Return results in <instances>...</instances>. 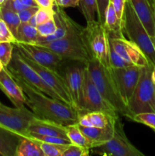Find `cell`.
<instances>
[{"instance_id": "obj_2", "label": "cell", "mask_w": 155, "mask_h": 156, "mask_svg": "<svg viewBox=\"0 0 155 156\" xmlns=\"http://www.w3.org/2000/svg\"><path fill=\"white\" fill-rule=\"evenodd\" d=\"M87 67L93 82L105 100L119 114L129 118L130 114L119 93L111 68L103 66L95 58H91L87 62Z\"/></svg>"}, {"instance_id": "obj_35", "label": "cell", "mask_w": 155, "mask_h": 156, "mask_svg": "<svg viewBox=\"0 0 155 156\" xmlns=\"http://www.w3.org/2000/svg\"><path fill=\"white\" fill-rule=\"evenodd\" d=\"M89 155H91L90 149L74 144H70L63 152L62 156H88Z\"/></svg>"}, {"instance_id": "obj_5", "label": "cell", "mask_w": 155, "mask_h": 156, "mask_svg": "<svg viewBox=\"0 0 155 156\" xmlns=\"http://www.w3.org/2000/svg\"><path fill=\"white\" fill-rule=\"evenodd\" d=\"M153 68L151 64L141 67L139 80L127 105L131 120L139 113H155V85L151 79Z\"/></svg>"}, {"instance_id": "obj_27", "label": "cell", "mask_w": 155, "mask_h": 156, "mask_svg": "<svg viewBox=\"0 0 155 156\" xmlns=\"http://www.w3.org/2000/svg\"><path fill=\"white\" fill-rule=\"evenodd\" d=\"M79 5L87 23L96 21V14L97 15V0H80Z\"/></svg>"}, {"instance_id": "obj_15", "label": "cell", "mask_w": 155, "mask_h": 156, "mask_svg": "<svg viewBox=\"0 0 155 156\" xmlns=\"http://www.w3.org/2000/svg\"><path fill=\"white\" fill-rule=\"evenodd\" d=\"M0 89L12 101L15 108H21L25 107L27 104L25 94L5 66L0 72Z\"/></svg>"}, {"instance_id": "obj_42", "label": "cell", "mask_w": 155, "mask_h": 156, "mask_svg": "<svg viewBox=\"0 0 155 156\" xmlns=\"http://www.w3.org/2000/svg\"><path fill=\"white\" fill-rule=\"evenodd\" d=\"M151 79H152V82H153V85H155V67H153V70H152Z\"/></svg>"}, {"instance_id": "obj_4", "label": "cell", "mask_w": 155, "mask_h": 156, "mask_svg": "<svg viewBox=\"0 0 155 156\" xmlns=\"http://www.w3.org/2000/svg\"><path fill=\"white\" fill-rule=\"evenodd\" d=\"M123 34L137 44L153 67H155V42L134 11L129 0H126L122 18Z\"/></svg>"}, {"instance_id": "obj_43", "label": "cell", "mask_w": 155, "mask_h": 156, "mask_svg": "<svg viewBox=\"0 0 155 156\" xmlns=\"http://www.w3.org/2000/svg\"><path fill=\"white\" fill-rule=\"evenodd\" d=\"M153 13H154V20H155V0H153Z\"/></svg>"}, {"instance_id": "obj_12", "label": "cell", "mask_w": 155, "mask_h": 156, "mask_svg": "<svg viewBox=\"0 0 155 156\" xmlns=\"http://www.w3.org/2000/svg\"><path fill=\"white\" fill-rule=\"evenodd\" d=\"M86 64L85 62L76 61V63L67 66L63 74L69 90L73 106L79 115L83 112L84 77Z\"/></svg>"}, {"instance_id": "obj_23", "label": "cell", "mask_w": 155, "mask_h": 156, "mask_svg": "<svg viewBox=\"0 0 155 156\" xmlns=\"http://www.w3.org/2000/svg\"><path fill=\"white\" fill-rule=\"evenodd\" d=\"M15 156H44V153L38 142L21 136Z\"/></svg>"}, {"instance_id": "obj_13", "label": "cell", "mask_w": 155, "mask_h": 156, "mask_svg": "<svg viewBox=\"0 0 155 156\" xmlns=\"http://www.w3.org/2000/svg\"><path fill=\"white\" fill-rule=\"evenodd\" d=\"M91 111H103L112 116L119 115L115 110L105 100L94 85L86 64L84 77V105L82 114Z\"/></svg>"}, {"instance_id": "obj_29", "label": "cell", "mask_w": 155, "mask_h": 156, "mask_svg": "<svg viewBox=\"0 0 155 156\" xmlns=\"http://www.w3.org/2000/svg\"><path fill=\"white\" fill-rule=\"evenodd\" d=\"M41 149L44 153V156H62V154L67 149L68 145L53 144L38 142Z\"/></svg>"}, {"instance_id": "obj_19", "label": "cell", "mask_w": 155, "mask_h": 156, "mask_svg": "<svg viewBox=\"0 0 155 156\" xmlns=\"http://www.w3.org/2000/svg\"><path fill=\"white\" fill-rule=\"evenodd\" d=\"M103 25L106 27L109 37L124 38L126 37L122 31V19L118 18L114 8L110 2L108 5L105 12V20Z\"/></svg>"}, {"instance_id": "obj_45", "label": "cell", "mask_w": 155, "mask_h": 156, "mask_svg": "<svg viewBox=\"0 0 155 156\" xmlns=\"http://www.w3.org/2000/svg\"><path fill=\"white\" fill-rule=\"evenodd\" d=\"M5 1H6V0H0V6L4 4L5 2Z\"/></svg>"}, {"instance_id": "obj_20", "label": "cell", "mask_w": 155, "mask_h": 156, "mask_svg": "<svg viewBox=\"0 0 155 156\" xmlns=\"http://www.w3.org/2000/svg\"><path fill=\"white\" fill-rule=\"evenodd\" d=\"M20 137L0 126V154L2 156H15Z\"/></svg>"}, {"instance_id": "obj_47", "label": "cell", "mask_w": 155, "mask_h": 156, "mask_svg": "<svg viewBox=\"0 0 155 156\" xmlns=\"http://www.w3.org/2000/svg\"><path fill=\"white\" fill-rule=\"evenodd\" d=\"M0 156H2V155H1V154H0Z\"/></svg>"}, {"instance_id": "obj_26", "label": "cell", "mask_w": 155, "mask_h": 156, "mask_svg": "<svg viewBox=\"0 0 155 156\" xmlns=\"http://www.w3.org/2000/svg\"><path fill=\"white\" fill-rule=\"evenodd\" d=\"M84 114L88 115L91 126L99 128H104L109 126L118 116H112L103 111H91Z\"/></svg>"}, {"instance_id": "obj_34", "label": "cell", "mask_w": 155, "mask_h": 156, "mask_svg": "<svg viewBox=\"0 0 155 156\" xmlns=\"http://www.w3.org/2000/svg\"><path fill=\"white\" fill-rule=\"evenodd\" d=\"M55 10L53 9H43L40 8L37 12L34 15L35 21H36V26L42 23L46 22L54 17Z\"/></svg>"}, {"instance_id": "obj_21", "label": "cell", "mask_w": 155, "mask_h": 156, "mask_svg": "<svg viewBox=\"0 0 155 156\" xmlns=\"http://www.w3.org/2000/svg\"><path fill=\"white\" fill-rule=\"evenodd\" d=\"M123 42L125 44L126 54L132 65L139 67H144L150 65V62L147 59V56L135 43L126 39V37L123 39Z\"/></svg>"}, {"instance_id": "obj_24", "label": "cell", "mask_w": 155, "mask_h": 156, "mask_svg": "<svg viewBox=\"0 0 155 156\" xmlns=\"http://www.w3.org/2000/svg\"><path fill=\"white\" fill-rule=\"evenodd\" d=\"M38 37L39 34L36 27L31 25L28 22H21L15 35L16 42L31 44H36Z\"/></svg>"}, {"instance_id": "obj_14", "label": "cell", "mask_w": 155, "mask_h": 156, "mask_svg": "<svg viewBox=\"0 0 155 156\" xmlns=\"http://www.w3.org/2000/svg\"><path fill=\"white\" fill-rule=\"evenodd\" d=\"M111 71L122 100L127 107L139 80L141 67L131 65L123 68H111Z\"/></svg>"}, {"instance_id": "obj_46", "label": "cell", "mask_w": 155, "mask_h": 156, "mask_svg": "<svg viewBox=\"0 0 155 156\" xmlns=\"http://www.w3.org/2000/svg\"><path fill=\"white\" fill-rule=\"evenodd\" d=\"M53 1H54V2H55V0H53Z\"/></svg>"}, {"instance_id": "obj_44", "label": "cell", "mask_w": 155, "mask_h": 156, "mask_svg": "<svg viewBox=\"0 0 155 156\" xmlns=\"http://www.w3.org/2000/svg\"><path fill=\"white\" fill-rule=\"evenodd\" d=\"M3 68H4V66H3L2 63V62H0V72H1L2 70L3 69Z\"/></svg>"}, {"instance_id": "obj_32", "label": "cell", "mask_w": 155, "mask_h": 156, "mask_svg": "<svg viewBox=\"0 0 155 156\" xmlns=\"http://www.w3.org/2000/svg\"><path fill=\"white\" fill-rule=\"evenodd\" d=\"M36 29L39 36L40 37H47L54 34L56 30V24L54 17L46 22L38 24Z\"/></svg>"}, {"instance_id": "obj_9", "label": "cell", "mask_w": 155, "mask_h": 156, "mask_svg": "<svg viewBox=\"0 0 155 156\" xmlns=\"http://www.w3.org/2000/svg\"><path fill=\"white\" fill-rule=\"evenodd\" d=\"M36 116L27 108H12L0 102V126L19 136H24L29 124Z\"/></svg>"}, {"instance_id": "obj_30", "label": "cell", "mask_w": 155, "mask_h": 156, "mask_svg": "<svg viewBox=\"0 0 155 156\" xmlns=\"http://www.w3.org/2000/svg\"><path fill=\"white\" fill-rule=\"evenodd\" d=\"M14 44L11 42H0V62L7 66L12 58Z\"/></svg>"}, {"instance_id": "obj_33", "label": "cell", "mask_w": 155, "mask_h": 156, "mask_svg": "<svg viewBox=\"0 0 155 156\" xmlns=\"http://www.w3.org/2000/svg\"><path fill=\"white\" fill-rule=\"evenodd\" d=\"M109 64H110V68L118 69L123 68V67L131 66L127 62L124 60L114 50L112 46L109 44Z\"/></svg>"}, {"instance_id": "obj_28", "label": "cell", "mask_w": 155, "mask_h": 156, "mask_svg": "<svg viewBox=\"0 0 155 156\" xmlns=\"http://www.w3.org/2000/svg\"><path fill=\"white\" fill-rule=\"evenodd\" d=\"M24 137L30 139L36 142H42V143H53V144H62V145H70L71 143L68 139L62 138V137L52 136L41 135V134L35 133L27 132Z\"/></svg>"}, {"instance_id": "obj_6", "label": "cell", "mask_w": 155, "mask_h": 156, "mask_svg": "<svg viewBox=\"0 0 155 156\" xmlns=\"http://www.w3.org/2000/svg\"><path fill=\"white\" fill-rule=\"evenodd\" d=\"M91 154L104 156H144L130 143L124 132L119 116L114 121V133L112 139L91 149Z\"/></svg>"}, {"instance_id": "obj_10", "label": "cell", "mask_w": 155, "mask_h": 156, "mask_svg": "<svg viewBox=\"0 0 155 156\" xmlns=\"http://www.w3.org/2000/svg\"><path fill=\"white\" fill-rule=\"evenodd\" d=\"M14 47L24 56L30 60L50 68L51 69L59 72V69L65 61L68 59H65L53 50L46 48L39 44H25V43L15 42Z\"/></svg>"}, {"instance_id": "obj_39", "label": "cell", "mask_w": 155, "mask_h": 156, "mask_svg": "<svg viewBox=\"0 0 155 156\" xmlns=\"http://www.w3.org/2000/svg\"><path fill=\"white\" fill-rule=\"evenodd\" d=\"M126 0H109V2L112 4V7L114 8L115 13L119 18H122L123 12H124L125 4Z\"/></svg>"}, {"instance_id": "obj_22", "label": "cell", "mask_w": 155, "mask_h": 156, "mask_svg": "<svg viewBox=\"0 0 155 156\" xmlns=\"http://www.w3.org/2000/svg\"><path fill=\"white\" fill-rule=\"evenodd\" d=\"M65 129H66L67 136L71 144L76 145V146H81V147L85 148L90 150L92 148L97 146V143L90 140L80 130L77 123L65 126Z\"/></svg>"}, {"instance_id": "obj_31", "label": "cell", "mask_w": 155, "mask_h": 156, "mask_svg": "<svg viewBox=\"0 0 155 156\" xmlns=\"http://www.w3.org/2000/svg\"><path fill=\"white\" fill-rule=\"evenodd\" d=\"M132 120L137 123H142L155 131V113L144 112L135 114L132 117Z\"/></svg>"}, {"instance_id": "obj_37", "label": "cell", "mask_w": 155, "mask_h": 156, "mask_svg": "<svg viewBox=\"0 0 155 156\" xmlns=\"http://www.w3.org/2000/svg\"><path fill=\"white\" fill-rule=\"evenodd\" d=\"M39 9L40 7L38 6H30V7H27V9L18 12V14L20 20H21V22H28Z\"/></svg>"}, {"instance_id": "obj_7", "label": "cell", "mask_w": 155, "mask_h": 156, "mask_svg": "<svg viewBox=\"0 0 155 156\" xmlns=\"http://www.w3.org/2000/svg\"><path fill=\"white\" fill-rule=\"evenodd\" d=\"M84 36L91 58L97 59L103 66L110 68L109 37L105 26L98 21L87 23Z\"/></svg>"}, {"instance_id": "obj_41", "label": "cell", "mask_w": 155, "mask_h": 156, "mask_svg": "<svg viewBox=\"0 0 155 156\" xmlns=\"http://www.w3.org/2000/svg\"><path fill=\"white\" fill-rule=\"evenodd\" d=\"M40 8L43 9H53L55 2L53 0H35Z\"/></svg>"}, {"instance_id": "obj_17", "label": "cell", "mask_w": 155, "mask_h": 156, "mask_svg": "<svg viewBox=\"0 0 155 156\" xmlns=\"http://www.w3.org/2000/svg\"><path fill=\"white\" fill-rule=\"evenodd\" d=\"M27 132L68 139L66 134L65 126L50 120L40 119L37 117L30 122L27 128Z\"/></svg>"}, {"instance_id": "obj_18", "label": "cell", "mask_w": 155, "mask_h": 156, "mask_svg": "<svg viewBox=\"0 0 155 156\" xmlns=\"http://www.w3.org/2000/svg\"><path fill=\"white\" fill-rule=\"evenodd\" d=\"M114 121L115 120L112 121L111 124L104 128L94 127V126L88 127V126H81L78 123L77 125L80 130L86 136H88L90 140L94 141V143H97V146H99L112 139L114 133Z\"/></svg>"}, {"instance_id": "obj_8", "label": "cell", "mask_w": 155, "mask_h": 156, "mask_svg": "<svg viewBox=\"0 0 155 156\" xmlns=\"http://www.w3.org/2000/svg\"><path fill=\"white\" fill-rule=\"evenodd\" d=\"M6 68L13 77L21 79L33 88L40 90L50 97L60 100L55 91L43 80L38 73L24 60L15 47L12 58Z\"/></svg>"}, {"instance_id": "obj_25", "label": "cell", "mask_w": 155, "mask_h": 156, "mask_svg": "<svg viewBox=\"0 0 155 156\" xmlns=\"http://www.w3.org/2000/svg\"><path fill=\"white\" fill-rule=\"evenodd\" d=\"M0 18L5 22L15 37L18 26L21 24L18 14L5 5L0 6ZM16 39V38H15Z\"/></svg>"}, {"instance_id": "obj_11", "label": "cell", "mask_w": 155, "mask_h": 156, "mask_svg": "<svg viewBox=\"0 0 155 156\" xmlns=\"http://www.w3.org/2000/svg\"><path fill=\"white\" fill-rule=\"evenodd\" d=\"M20 54H21V57L24 59V60L32 69H33L38 73V75L42 78L43 80L55 91V93L57 94L58 97L62 102L74 108L69 90H68V85H67L66 80H65L63 75L60 74L59 72L47 68V67L40 65L36 62L30 60V59L24 56L21 53H20Z\"/></svg>"}, {"instance_id": "obj_16", "label": "cell", "mask_w": 155, "mask_h": 156, "mask_svg": "<svg viewBox=\"0 0 155 156\" xmlns=\"http://www.w3.org/2000/svg\"><path fill=\"white\" fill-rule=\"evenodd\" d=\"M134 11L155 42V20L153 0H129Z\"/></svg>"}, {"instance_id": "obj_36", "label": "cell", "mask_w": 155, "mask_h": 156, "mask_svg": "<svg viewBox=\"0 0 155 156\" xmlns=\"http://www.w3.org/2000/svg\"><path fill=\"white\" fill-rule=\"evenodd\" d=\"M0 42H16V39L12 32L4 21L0 18Z\"/></svg>"}, {"instance_id": "obj_3", "label": "cell", "mask_w": 155, "mask_h": 156, "mask_svg": "<svg viewBox=\"0 0 155 156\" xmlns=\"http://www.w3.org/2000/svg\"><path fill=\"white\" fill-rule=\"evenodd\" d=\"M68 60L87 63L91 59L84 36V27L74 21L68 34L63 38L40 44Z\"/></svg>"}, {"instance_id": "obj_1", "label": "cell", "mask_w": 155, "mask_h": 156, "mask_svg": "<svg viewBox=\"0 0 155 156\" xmlns=\"http://www.w3.org/2000/svg\"><path fill=\"white\" fill-rule=\"evenodd\" d=\"M13 78L25 94L27 98L26 105L36 117L63 126L78 123L79 114L72 107L62 101L46 95L18 78Z\"/></svg>"}, {"instance_id": "obj_38", "label": "cell", "mask_w": 155, "mask_h": 156, "mask_svg": "<svg viewBox=\"0 0 155 156\" xmlns=\"http://www.w3.org/2000/svg\"><path fill=\"white\" fill-rule=\"evenodd\" d=\"M109 3V0H97V21L104 24L105 12Z\"/></svg>"}, {"instance_id": "obj_40", "label": "cell", "mask_w": 155, "mask_h": 156, "mask_svg": "<svg viewBox=\"0 0 155 156\" xmlns=\"http://www.w3.org/2000/svg\"><path fill=\"white\" fill-rule=\"evenodd\" d=\"M80 4V0H55V5L61 8L77 7Z\"/></svg>"}]
</instances>
